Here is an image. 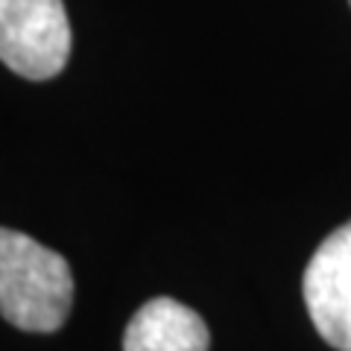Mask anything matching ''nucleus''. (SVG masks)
<instances>
[{
  "instance_id": "nucleus-3",
  "label": "nucleus",
  "mask_w": 351,
  "mask_h": 351,
  "mask_svg": "<svg viewBox=\"0 0 351 351\" xmlns=\"http://www.w3.org/2000/svg\"><path fill=\"white\" fill-rule=\"evenodd\" d=\"M307 313L328 346L351 351V219L313 252L302 281Z\"/></svg>"
},
{
  "instance_id": "nucleus-4",
  "label": "nucleus",
  "mask_w": 351,
  "mask_h": 351,
  "mask_svg": "<svg viewBox=\"0 0 351 351\" xmlns=\"http://www.w3.org/2000/svg\"><path fill=\"white\" fill-rule=\"evenodd\" d=\"M208 343L202 316L167 295L141 304L123 334V351H208Z\"/></svg>"
},
{
  "instance_id": "nucleus-5",
  "label": "nucleus",
  "mask_w": 351,
  "mask_h": 351,
  "mask_svg": "<svg viewBox=\"0 0 351 351\" xmlns=\"http://www.w3.org/2000/svg\"><path fill=\"white\" fill-rule=\"evenodd\" d=\"M348 3H351V0H348Z\"/></svg>"
},
{
  "instance_id": "nucleus-1",
  "label": "nucleus",
  "mask_w": 351,
  "mask_h": 351,
  "mask_svg": "<svg viewBox=\"0 0 351 351\" xmlns=\"http://www.w3.org/2000/svg\"><path fill=\"white\" fill-rule=\"evenodd\" d=\"M73 304V272L59 252L24 232L0 228V316L21 331L50 334Z\"/></svg>"
},
{
  "instance_id": "nucleus-2",
  "label": "nucleus",
  "mask_w": 351,
  "mask_h": 351,
  "mask_svg": "<svg viewBox=\"0 0 351 351\" xmlns=\"http://www.w3.org/2000/svg\"><path fill=\"white\" fill-rule=\"evenodd\" d=\"M62 0H0V62L24 80H53L71 59Z\"/></svg>"
}]
</instances>
